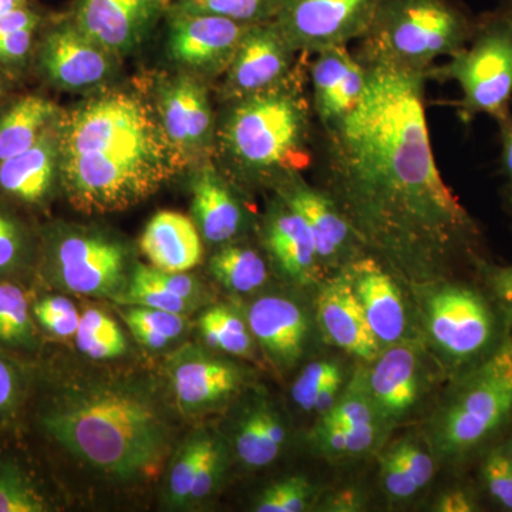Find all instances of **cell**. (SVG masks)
<instances>
[{
  "label": "cell",
  "mask_w": 512,
  "mask_h": 512,
  "mask_svg": "<svg viewBox=\"0 0 512 512\" xmlns=\"http://www.w3.org/2000/svg\"><path fill=\"white\" fill-rule=\"evenodd\" d=\"M150 281L164 286L167 291L174 293L175 296L185 299L195 305L201 298V284L195 276L187 274V272H167L161 269L150 268V266L138 264L136 266Z\"/></svg>",
  "instance_id": "b9f144b4"
},
{
  "label": "cell",
  "mask_w": 512,
  "mask_h": 512,
  "mask_svg": "<svg viewBox=\"0 0 512 512\" xmlns=\"http://www.w3.org/2000/svg\"><path fill=\"white\" fill-rule=\"evenodd\" d=\"M208 268L218 284L237 293L255 291L268 279L264 256L248 245L239 244V241L218 247Z\"/></svg>",
  "instance_id": "f1b7e54d"
},
{
  "label": "cell",
  "mask_w": 512,
  "mask_h": 512,
  "mask_svg": "<svg viewBox=\"0 0 512 512\" xmlns=\"http://www.w3.org/2000/svg\"><path fill=\"white\" fill-rule=\"evenodd\" d=\"M116 301L124 305L146 306V308L161 309V311L180 313V315H185L192 309L191 302L175 296L164 286L150 281L137 268L131 274L127 288L119 298H116Z\"/></svg>",
  "instance_id": "e575fe53"
},
{
  "label": "cell",
  "mask_w": 512,
  "mask_h": 512,
  "mask_svg": "<svg viewBox=\"0 0 512 512\" xmlns=\"http://www.w3.org/2000/svg\"><path fill=\"white\" fill-rule=\"evenodd\" d=\"M427 80L454 82L461 90L457 111L464 124L480 114L507 117L512 99V18L497 8L476 19L470 42L446 63L433 66Z\"/></svg>",
  "instance_id": "8992f818"
},
{
  "label": "cell",
  "mask_w": 512,
  "mask_h": 512,
  "mask_svg": "<svg viewBox=\"0 0 512 512\" xmlns=\"http://www.w3.org/2000/svg\"><path fill=\"white\" fill-rule=\"evenodd\" d=\"M286 443V427L271 403L256 400L245 409L234 436L239 460L249 468L274 463Z\"/></svg>",
  "instance_id": "4316f807"
},
{
  "label": "cell",
  "mask_w": 512,
  "mask_h": 512,
  "mask_svg": "<svg viewBox=\"0 0 512 512\" xmlns=\"http://www.w3.org/2000/svg\"><path fill=\"white\" fill-rule=\"evenodd\" d=\"M359 104L318 124V187L338 205L366 255L412 286L444 282L478 262V228L441 177L426 114V74L366 66Z\"/></svg>",
  "instance_id": "6da1fadb"
},
{
  "label": "cell",
  "mask_w": 512,
  "mask_h": 512,
  "mask_svg": "<svg viewBox=\"0 0 512 512\" xmlns=\"http://www.w3.org/2000/svg\"><path fill=\"white\" fill-rule=\"evenodd\" d=\"M426 303L427 329L444 355L468 360L480 355L494 335L487 303L467 286L436 284Z\"/></svg>",
  "instance_id": "4fadbf2b"
},
{
  "label": "cell",
  "mask_w": 512,
  "mask_h": 512,
  "mask_svg": "<svg viewBox=\"0 0 512 512\" xmlns=\"http://www.w3.org/2000/svg\"><path fill=\"white\" fill-rule=\"evenodd\" d=\"M379 0H284L274 19L293 49L313 56L357 42Z\"/></svg>",
  "instance_id": "30bf717a"
},
{
  "label": "cell",
  "mask_w": 512,
  "mask_h": 512,
  "mask_svg": "<svg viewBox=\"0 0 512 512\" xmlns=\"http://www.w3.org/2000/svg\"><path fill=\"white\" fill-rule=\"evenodd\" d=\"M423 363L410 343L382 350L365 379L367 393L384 426L397 423L416 409L424 392Z\"/></svg>",
  "instance_id": "ac0fdd59"
},
{
  "label": "cell",
  "mask_w": 512,
  "mask_h": 512,
  "mask_svg": "<svg viewBox=\"0 0 512 512\" xmlns=\"http://www.w3.org/2000/svg\"><path fill=\"white\" fill-rule=\"evenodd\" d=\"M43 426L64 450L114 480L154 476L171 447L170 423L157 400L113 380L64 390Z\"/></svg>",
  "instance_id": "3957f363"
},
{
  "label": "cell",
  "mask_w": 512,
  "mask_h": 512,
  "mask_svg": "<svg viewBox=\"0 0 512 512\" xmlns=\"http://www.w3.org/2000/svg\"><path fill=\"white\" fill-rule=\"evenodd\" d=\"M284 0H174L171 6L187 12L208 13L242 23L274 20Z\"/></svg>",
  "instance_id": "4dcf8cb0"
},
{
  "label": "cell",
  "mask_w": 512,
  "mask_h": 512,
  "mask_svg": "<svg viewBox=\"0 0 512 512\" xmlns=\"http://www.w3.org/2000/svg\"><path fill=\"white\" fill-rule=\"evenodd\" d=\"M134 338L144 346V348L151 350H161L167 348L173 340L168 339L163 333L157 330L147 328V326L140 325V323H127Z\"/></svg>",
  "instance_id": "11a10c76"
},
{
  "label": "cell",
  "mask_w": 512,
  "mask_h": 512,
  "mask_svg": "<svg viewBox=\"0 0 512 512\" xmlns=\"http://www.w3.org/2000/svg\"><path fill=\"white\" fill-rule=\"evenodd\" d=\"M252 336L279 367L298 362L308 338V320L298 303L284 296L259 298L248 311Z\"/></svg>",
  "instance_id": "cb8c5ba5"
},
{
  "label": "cell",
  "mask_w": 512,
  "mask_h": 512,
  "mask_svg": "<svg viewBox=\"0 0 512 512\" xmlns=\"http://www.w3.org/2000/svg\"><path fill=\"white\" fill-rule=\"evenodd\" d=\"M165 52L181 72L211 80L224 76L249 25L170 6Z\"/></svg>",
  "instance_id": "8fae6325"
},
{
  "label": "cell",
  "mask_w": 512,
  "mask_h": 512,
  "mask_svg": "<svg viewBox=\"0 0 512 512\" xmlns=\"http://www.w3.org/2000/svg\"><path fill=\"white\" fill-rule=\"evenodd\" d=\"M476 510L473 498L464 491H450L441 494L437 503L434 504V511L440 512H470Z\"/></svg>",
  "instance_id": "f5cc1de1"
},
{
  "label": "cell",
  "mask_w": 512,
  "mask_h": 512,
  "mask_svg": "<svg viewBox=\"0 0 512 512\" xmlns=\"http://www.w3.org/2000/svg\"><path fill=\"white\" fill-rule=\"evenodd\" d=\"M2 90H3V80H2V77H0V96H2Z\"/></svg>",
  "instance_id": "94428289"
},
{
  "label": "cell",
  "mask_w": 512,
  "mask_h": 512,
  "mask_svg": "<svg viewBox=\"0 0 512 512\" xmlns=\"http://www.w3.org/2000/svg\"><path fill=\"white\" fill-rule=\"evenodd\" d=\"M126 323H140L163 333L168 339L180 338L187 329V320L180 313L161 311V309L146 308V306H130L121 312Z\"/></svg>",
  "instance_id": "ab89813d"
},
{
  "label": "cell",
  "mask_w": 512,
  "mask_h": 512,
  "mask_svg": "<svg viewBox=\"0 0 512 512\" xmlns=\"http://www.w3.org/2000/svg\"><path fill=\"white\" fill-rule=\"evenodd\" d=\"M505 454H507V456L510 457L512 460V441L510 446H508L507 450H505Z\"/></svg>",
  "instance_id": "91938a15"
},
{
  "label": "cell",
  "mask_w": 512,
  "mask_h": 512,
  "mask_svg": "<svg viewBox=\"0 0 512 512\" xmlns=\"http://www.w3.org/2000/svg\"><path fill=\"white\" fill-rule=\"evenodd\" d=\"M392 448L417 490L427 487L436 471L433 457L419 443L410 439L396 441Z\"/></svg>",
  "instance_id": "f35d334b"
},
{
  "label": "cell",
  "mask_w": 512,
  "mask_h": 512,
  "mask_svg": "<svg viewBox=\"0 0 512 512\" xmlns=\"http://www.w3.org/2000/svg\"><path fill=\"white\" fill-rule=\"evenodd\" d=\"M308 55L291 76L265 92L227 101L217 123L214 157L238 188H274L312 167L318 121L308 90Z\"/></svg>",
  "instance_id": "277c9868"
},
{
  "label": "cell",
  "mask_w": 512,
  "mask_h": 512,
  "mask_svg": "<svg viewBox=\"0 0 512 512\" xmlns=\"http://www.w3.org/2000/svg\"><path fill=\"white\" fill-rule=\"evenodd\" d=\"M262 242L275 268L293 284L312 285L322 278L323 269L311 232L276 194L262 224Z\"/></svg>",
  "instance_id": "44dd1931"
},
{
  "label": "cell",
  "mask_w": 512,
  "mask_h": 512,
  "mask_svg": "<svg viewBox=\"0 0 512 512\" xmlns=\"http://www.w3.org/2000/svg\"><path fill=\"white\" fill-rule=\"evenodd\" d=\"M500 126L501 165L512 190V114L497 121Z\"/></svg>",
  "instance_id": "db71d44e"
},
{
  "label": "cell",
  "mask_w": 512,
  "mask_h": 512,
  "mask_svg": "<svg viewBox=\"0 0 512 512\" xmlns=\"http://www.w3.org/2000/svg\"><path fill=\"white\" fill-rule=\"evenodd\" d=\"M192 190V217L207 244L221 245L239 241L249 227V218L239 188L212 163L195 167Z\"/></svg>",
  "instance_id": "d6986e66"
},
{
  "label": "cell",
  "mask_w": 512,
  "mask_h": 512,
  "mask_svg": "<svg viewBox=\"0 0 512 512\" xmlns=\"http://www.w3.org/2000/svg\"><path fill=\"white\" fill-rule=\"evenodd\" d=\"M312 439L320 453L326 456H349L348 431L338 421L322 416L313 430Z\"/></svg>",
  "instance_id": "7bdbcfd3"
},
{
  "label": "cell",
  "mask_w": 512,
  "mask_h": 512,
  "mask_svg": "<svg viewBox=\"0 0 512 512\" xmlns=\"http://www.w3.org/2000/svg\"><path fill=\"white\" fill-rule=\"evenodd\" d=\"M37 29H23L0 39V63H19L32 50Z\"/></svg>",
  "instance_id": "bcb514c9"
},
{
  "label": "cell",
  "mask_w": 512,
  "mask_h": 512,
  "mask_svg": "<svg viewBox=\"0 0 512 512\" xmlns=\"http://www.w3.org/2000/svg\"><path fill=\"white\" fill-rule=\"evenodd\" d=\"M343 377L342 369L335 362H313L303 369L292 386V397L305 412L315 410L320 390L332 380Z\"/></svg>",
  "instance_id": "74e56055"
},
{
  "label": "cell",
  "mask_w": 512,
  "mask_h": 512,
  "mask_svg": "<svg viewBox=\"0 0 512 512\" xmlns=\"http://www.w3.org/2000/svg\"><path fill=\"white\" fill-rule=\"evenodd\" d=\"M74 338L80 352L94 360L116 359L123 356L127 350V340L124 336L116 339H101L96 333L79 328Z\"/></svg>",
  "instance_id": "ee69618b"
},
{
  "label": "cell",
  "mask_w": 512,
  "mask_h": 512,
  "mask_svg": "<svg viewBox=\"0 0 512 512\" xmlns=\"http://www.w3.org/2000/svg\"><path fill=\"white\" fill-rule=\"evenodd\" d=\"M476 19L454 0H379L353 53L365 66L427 74L467 46Z\"/></svg>",
  "instance_id": "5b68a950"
},
{
  "label": "cell",
  "mask_w": 512,
  "mask_h": 512,
  "mask_svg": "<svg viewBox=\"0 0 512 512\" xmlns=\"http://www.w3.org/2000/svg\"><path fill=\"white\" fill-rule=\"evenodd\" d=\"M80 313H70V315L59 316V318L40 319L39 323L52 335L57 338H74L80 325Z\"/></svg>",
  "instance_id": "816d5d0a"
},
{
  "label": "cell",
  "mask_w": 512,
  "mask_h": 512,
  "mask_svg": "<svg viewBox=\"0 0 512 512\" xmlns=\"http://www.w3.org/2000/svg\"><path fill=\"white\" fill-rule=\"evenodd\" d=\"M25 8H29V0H0V15Z\"/></svg>",
  "instance_id": "6f0895ef"
},
{
  "label": "cell",
  "mask_w": 512,
  "mask_h": 512,
  "mask_svg": "<svg viewBox=\"0 0 512 512\" xmlns=\"http://www.w3.org/2000/svg\"><path fill=\"white\" fill-rule=\"evenodd\" d=\"M62 113L45 97L26 96L13 103L0 119V163L29 150Z\"/></svg>",
  "instance_id": "83f0119b"
},
{
  "label": "cell",
  "mask_w": 512,
  "mask_h": 512,
  "mask_svg": "<svg viewBox=\"0 0 512 512\" xmlns=\"http://www.w3.org/2000/svg\"><path fill=\"white\" fill-rule=\"evenodd\" d=\"M57 281L70 292L119 298L128 281V249L93 229H66L50 248Z\"/></svg>",
  "instance_id": "ba28073f"
},
{
  "label": "cell",
  "mask_w": 512,
  "mask_h": 512,
  "mask_svg": "<svg viewBox=\"0 0 512 512\" xmlns=\"http://www.w3.org/2000/svg\"><path fill=\"white\" fill-rule=\"evenodd\" d=\"M201 335L211 349L234 356H249L254 350L251 329L237 313L225 306H214L201 316Z\"/></svg>",
  "instance_id": "f546056e"
},
{
  "label": "cell",
  "mask_w": 512,
  "mask_h": 512,
  "mask_svg": "<svg viewBox=\"0 0 512 512\" xmlns=\"http://www.w3.org/2000/svg\"><path fill=\"white\" fill-rule=\"evenodd\" d=\"M296 52L274 20L249 25L224 74L221 99H242L284 82L298 66Z\"/></svg>",
  "instance_id": "5bb4252c"
},
{
  "label": "cell",
  "mask_w": 512,
  "mask_h": 512,
  "mask_svg": "<svg viewBox=\"0 0 512 512\" xmlns=\"http://www.w3.org/2000/svg\"><path fill=\"white\" fill-rule=\"evenodd\" d=\"M56 181H60L59 121L29 150L0 163V190L26 204L45 201Z\"/></svg>",
  "instance_id": "d4e9b609"
},
{
  "label": "cell",
  "mask_w": 512,
  "mask_h": 512,
  "mask_svg": "<svg viewBox=\"0 0 512 512\" xmlns=\"http://www.w3.org/2000/svg\"><path fill=\"white\" fill-rule=\"evenodd\" d=\"M318 316L330 342L359 359L375 360L383 345L367 322L365 311L343 269L323 285L318 298Z\"/></svg>",
  "instance_id": "7402d4cb"
},
{
  "label": "cell",
  "mask_w": 512,
  "mask_h": 512,
  "mask_svg": "<svg viewBox=\"0 0 512 512\" xmlns=\"http://www.w3.org/2000/svg\"><path fill=\"white\" fill-rule=\"evenodd\" d=\"M79 328L89 330L96 335H119L121 329L109 315L100 309H87L80 316Z\"/></svg>",
  "instance_id": "681fc988"
},
{
  "label": "cell",
  "mask_w": 512,
  "mask_h": 512,
  "mask_svg": "<svg viewBox=\"0 0 512 512\" xmlns=\"http://www.w3.org/2000/svg\"><path fill=\"white\" fill-rule=\"evenodd\" d=\"M18 390V380L8 362L0 357V409H6L13 403Z\"/></svg>",
  "instance_id": "9f6ffc18"
},
{
  "label": "cell",
  "mask_w": 512,
  "mask_h": 512,
  "mask_svg": "<svg viewBox=\"0 0 512 512\" xmlns=\"http://www.w3.org/2000/svg\"><path fill=\"white\" fill-rule=\"evenodd\" d=\"M39 64L50 83L67 92L99 90L116 74L117 57L97 45L72 16L47 30Z\"/></svg>",
  "instance_id": "9a60e30c"
},
{
  "label": "cell",
  "mask_w": 512,
  "mask_h": 512,
  "mask_svg": "<svg viewBox=\"0 0 512 512\" xmlns=\"http://www.w3.org/2000/svg\"><path fill=\"white\" fill-rule=\"evenodd\" d=\"M228 457L227 448L217 437L212 436L207 451L198 468L197 477H195L194 488L191 493V504L200 503L207 500L217 491L222 483V478L227 471Z\"/></svg>",
  "instance_id": "8d00e7d4"
},
{
  "label": "cell",
  "mask_w": 512,
  "mask_h": 512,
  "mask_svg": "<svg viewBox=\"0 0 512 512\" xmlns=\"http://www.w3.org/2000/svg\"><path fill=\"white\" fill-rule=\"evenodd\" d=\"M43 495L13 464H0V512H45Z\"/></svg>",
  "instance_id": "836d02e7"
},
{
  "label": "cell",
  "mask_w": 512,
  "mask_h": 512,
  "mask_svg": "<svg viewBox=\"0 0 512 512\" xmlns=\"http://www.w3.org/2000/svg\"><path fill=\"white\" fill-rule=\"evenodd\" d=\"M211 437V434L205 431H198L192 434L175 454L168 477V500L174 507L181 508L191 504L195 477Z\"/></svg>",
  "instance_id": "1f68e13d"
},
{
  "label": "cell",
  "mask_w": 512,
  "mask_h": 512,
  "mask_svg": "<svg viewBox=\"0 0 512 512\" xmlns=\"http://www.w3.org/2000/svg\"><path fill=\"white\" fill-rule=\"evenodd\" d=\"M348 47L322 50L308 64L312 107L318 124L342 119L355 109L365 93L367 67Z\"/></svg>",
  "instance_id": "ffe728a7"
},
{
  "label": "cell",
  "mask_w": 512,
  "mask_h": 512,
  "mask_svg": "<svg viewBox=\"0 0 512 512\" xmlns=\"http://www.w3.org/2000/svg\"><path fill=\"white\" fill-rule=\"evenodd\" d=\"M167 372L175 400L187 414L217 409L235 396L244 384L241 367L192 343L173 353L167 363Z\"/></svg>",
  "instance_id": "e0dca14e"
},
{
  "label": "cell",
  "mask_w": 512,
  "mask_h": 512,
  "mask_svg": "<svg viewBox=\"0 0 512 512\" xmlns=\"http://www.w3.org/2000/svg\"><path fill=\"white\" fill-rule=\"evenodd\" d=\"M154 106L165 136L187 167L214 157L217 120L205 80L187 72L165 77L157 84Z\"/></svg>",
  "instance_id": "9c48e42d"
},
{
  "label": "cell",
  "mask_w": 512,
  "mask_h": 512,
  "mask_svg": "<svg viewBox=\"0 0 512 512\" xmlns=\"http://www.w3.org/2000/svg\"><path fill=\"white\" fill-rule=\"evenodd\" d=\"M59 150L60 184L84 214L126 211L187 168L154 101L128 90H103L63 111Z\"/></svg>",
  "instance_id": "7a4b0ae2"
},
{
  "label": "cell",
  "mask_w": 512,
  "mask_h": 512,
  "mask_svg": "<svg viewBox=\"0 0 512 512\" xmlns=\"http://www.w3.org/2000/svg\"><path fill=\"white\" fill-rule=\"evenodd\" d=\"M483 477L495 500L512 511V460L505 451H495L487 457Z\"/></svg>",
  "instance_id": "60d3db41"
},
{
  "label": "cell",
  "mask_w": 512,
  "mask_h": 512,
  "mask_svg": "<svg viewBox=\"0 0 512 512\" xmlns=\"http://www.w3.org/2000/svg\"><path fill=\"white\" fill-rule=\"evenodd\" d=\"M42 18L39 13L29 8L13 10L0 15V39L23 29L39 28Z\"/></svg>",
  "instance_id": "7dc6e473"
},
{
  "label": "cell",
  "mask_w": 512,
  "mask_h": 512,
  "mask_svg": "<svg viewBox=\"0 0 512 512\" xmlns=\"http://www.w3.org/2000/svg\"><path fill=\"white\" fill-rule=\"evenodd\" d=\"M487 268L488 279L495 295L503 303L504 308L512 316V266L507 268Z\"/></svg>",
  "instance_id": "c3c4849f"
},
{
  "label": "cell",
  "mask_w": 512,
  "mask_h": 512,
  "mask_svg": "<svg viewBox=\"0 0 512 512\" xmlns=\"http://www.w3.org/2000/svg\"><path fill=\"white\" fill-rule=\"evenodd\" d=\"M32 320L25 292L13 284H0V343L29 345Z\"/></svg>",
  "instance_id": "d6a6232c"
},
{
  "label": "cell",
  "mask_w": 512,
  "mask_h": 512,
  "mask_svg": "<svg viewBox=\"0 0 512 512\" xmlns=\"http://www.w3.org/2000/svg\"><path fill=\"white\" fill-rule=\"evenodd\" d=\"M498 8L505 10L512 18V0H500V6H498Z\"/></svg>",
  "instance_id": "680465c9"
},
{
  "label": "cell",
  "mask_w": 512,
  "mask_h": 512,
  "mask_svg": "<svg viewBox=\"0 0 512 512\" xmlns=\"http://www.w3.org/2000/svg\"><path fill=\"white\" fill-rule=\"evenodd\" d=\"M23 249L22 232L15 221L0 214V274L19 261Z\"/></svg>",
  "instance_id": "f6af8a7d"
},
{
  "label": "cell",
  "mask_w": 512,
  "mask_h": 512,
  "mask_svg": "<svg viewBox=\"0 0 512 512\" xmlns=\"http://www.w3.org/2000/svg\"><path fill=\"white\" fill-rule=\"evenodd\" d=\"M197 225L184 214L161 211L148 222L140 248L154 268L167 272H188L200 264L202 239Z\"/></svg>",
  "instance_id": "484cf974"
},
{
  "label": "cell",
  "mask_w": 512,
  "mask_h": 512,
  "mask_svg": "<svg viewBox=\"0 0 512 512\" xmlns=\"http://www.w3.org/2000/svg\"><path fill=\"white\" fill-rule=\"evenodd\" d=\"M79 312L73 302L63 296H47L35 306L37 320L46 318H59V316L70 315Z\"/></svg>",
  "instance_id": "f907efd6"
},
{
  "label": "cell",
  "mask_w": 512,
  "mask_h": 512,
  "mask_svg": "<svg viewBox=\"0 0 512 512\" xmlns=\"http://www.w3.org/2000/svg\"><path fill=\"white\" fill-rule=\"evenodd\" d=\"M173 0H76L73 22L111 55H130L167 15Z\"/></svg>",
  "instance_id": "2e32d148"
},
{
  "label": "cell",
  "mask_w": 512,
  "mask_h": 512,
  "mask_svg": "<svg viewBox=\"0 0 512 512\" xmlns=\"http://www.w3.org/2000/svg\"><path fill=\"white\" fill-rule=\"evenodd\" d=\"M512 414V339L461 382L434 417L430 440L439 456L456 460L500 429Z\"/></svg>",
  "instance_id": "52a82bcc"
},
{
  "label": "cell",
  "mask_w": 512,
  "mask_h": 512,
  "mask_svg": "<svg viewBox=\"0 0 512 512\" xmlns=\"http://www.w3.org/2000/svg\"><path fill=\"white\" fill-rule=\"evenodd\" d=\"M272 191L305 222L323 272H338L366 255L335 201L318 185L309 183L303 173L286 175Z\"/></svg>",
  "instance_id": "7c38bea8"
},
{
  "label": "cell",
  "mask_w": 512,
  "mask_h": 512,
  "mask_svg": "<svg viewBox=\"0 0 512 512\" xmlns=\"http://www.w3.org/2000/svg\"><path fill=\"white\" fill-rule=\"evenodd\" d=\"M352 282L370 328L383 346L403 342L407 329L406 308L392 272L376 258L365 255L343 268Z\"/></svg>",
  "instance_id": "603a6c76"
},
{
  "label": "cell",
  "mask_w": 512,
  "mask_h": 512,
  "mask_svg": "<svg viewBox=\"0 0 512 512\" xmlns=\"http://www.w3.org/2000/svg\"><path fill=\"white\" fill-rule=\"evenodd\" d=\"M173 2H174V0H173Z\"/></svg>",
  "instance_id": "6125c7cd"
},
{
  "label": "cell",
  "mask_w": 512,
  "mask_h": 512,
  "mask_svg": "<svg viewBox=\"0 0 512 512\" xmlns=\"http://www.w3.org/2000/svg\"><path fill=\"white\" fill-rule=\"evenodd\" d=\"M315 491L305 477H289L266 488L254 505L256 512H302L311 507Z\"/></svg>",
  "instance_id": "d590c367"
}]
</instances>
